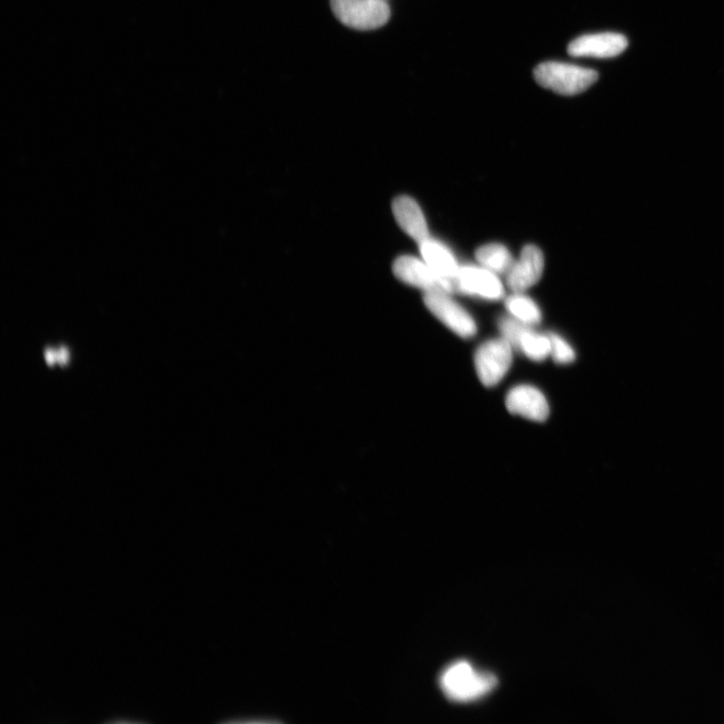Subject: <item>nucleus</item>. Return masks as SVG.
Returning a JSON list of instances; mask_svg holds the SVG:
<instances>
[{
	"label": "nucleus",
	"mask_w": 724,
	"mask_h": 724,
	"mask_svg": "<svg viewBox=\"0 0 724 724\" xmlns=\"http://www.w3.org/2000/svg\"><path fill=\"white\" fill-rule=\"evenodd\" d=\"M506 407L513 415L525 419L545 421L550 415L545 395L533 386H516L509 391L506 396Z\"/></svg>",
	"instance_id": "nucleus-8"
},
{
	"label": "nucleus",
	"mask_w": 724,
	"mask_h": 724,
	"mask_svg": "<svg viewBox=\"0 0 724 724\" xmlns=\"http://www.w3.org/2000/svg\"><path fill=\"white\" fill-rule=\"evenodd\" d=\"M476 259L482 267L495 274H507L515 262L506 246L500 244L480 246L476 252Z\"/></svg>",
	"instance_id": "nucleus-13"
},
{
	"label": "nucleus",
	"mask_w": 724,
	"mask_h": 724,
	"mask_svg": "<svg viewBox=\"0 0 724 724\" xmlns=\"http://www.w3.org/2000/svg\"><path fill=\"white\" fill-rule=\"evenodd\" d=\"M551 339V356L559 364H569L576 360L574 348L569 342L559 336V334H548Z\"/></svg>",
	"instance_id": "nucleus-16"
},
{
	"label": "nucleus",
	"mask_w": 724,
	"mask_h": 724,
	"mask_svg": "<svg viewBox=\"0 0 724 724\" xmlns=\"http://www.w3.org/2000/svg\"><path fill=\"white\" fill-rule=\"evenodd\" d=\"M535 78L545 89L564 96H572L587 91L598 81L599 75L594 70L570 63L546 62L536 68Z\"/></svg>",
	"instance_id": "nucleus-2"
},
{
	"label": "nucleus",
	"mask_w": 724,
	"mask_h": 724,
	"mask_svg": "<svg viewBox=\"0 0 724 724\" xmlns=\"http://www.w3.org/2000/svg\"><path fill=\"white\" fill-rule=\"evenodd\" d=\"M424 302L429 312L458 337L468 339L477 333L473 317L450 297V293L425 292Z\"/></svg>",
	"instance_id": "nucleus-6"
},
{
	"label": "nucleus",
	"mask_w": 724,
	"mask_h": 724,
	"mask_svg": "<svg viewBox=\"0 0 724 724\" xmlns=\"http://www.w3.org/2000/svg\"><path fill=\"white\" fill-rule=\"evenodd\" d=\"M628 45L627 37L620 34L586 35L571 42L568 52L572 57L614 58L622 54Z\"/></svg>",
	"instance_id": "nucleus-9"
},
{
	"label": "nucleus",
	"mask_w": 724,
	"mask_h": 724,
	"mask_svg": "<svg viewBox=\"0 0 724 724\" xmlns=\"http://www.w3.org/2000/svg\"><path fill=\"white\" fill-rule=\"evenodd\" d=\"M506 308L515 318L529 326L537 325L541 321V312L537 304L531 298L523 295L522 292H515L505 301Z\"/></svg>",
	"instance_id": "nucleus-15"
},
{
	"label": "nucleus",
	"mask_w": 724,
	"mask_h": 724,
	"mask_svg": "<svg viewBox=\"0 0 724 724\" xmlns=\"http://www.w3.org/2000/svg\"><path fill=\"white\" fill-rule=\"evenodd\" d=\"M331 7L344 25L358 30L377 29L391 18L385 0H331Z\"/></svg>",
	"instance_id": "nucleus-3"
},
{
	"label": "nucleus",
	"mask_w": 724,
	"mask_h": 724,
	"mask_svg": "<svg viewBox=\"0 0 724 724\" xmlns=\"http://www.w3.org/2000/svg\"><path fill=\"white\" fill-rule=\"evenodd\" d=\"M394 273L397 279L425 292L441 291L450 294L456 292V281L437 273L424 259L412 256L397 258L394 264Z\"/></svg>",
	"instance_id": "nucleus-5"
},
{
	"label": "nucleus",
	"mask_w": 724,
	"mask_h": 724,
	"mask_svg": "<svg viewBox=\"0 0 724 724\" xmlns=\"http://www.w3.org/2000/svg\"><path fill=\"white\" fill-rule=\"evenodd\" d=\"M513 347L503 337L484 342L475 354V368L481 383L495 387L511 370Z\"/></svg>",
	"instance_id": "nucleus-4"
},
{
	"label": "nucleus",
	"mask_w": 724,
	"mask_h": 724,
	"mask_svg": "<svg viewBox=\"0 0 724 724\" xmlns=\"http://www.w3.org/2000/svg\"><path fill=\"white\" fill-rule=\"evenodd\" d=\"M498 680L488 672L477 671L469 662H459L445 670L440 678L444 695L452 702L470 703L480 699L497 687Z\"/></svg>",
	"instance_id": "nucleus-1"
},
{
	"label": "nucleus",
	"mask_w": 724,
	"mask_h": 724,
	"mask_svg": "<svg viewBox=\"0 0 724 724\" xmlns=\"http://www.w3.org/2000/svg\"><path fill=\"white\" fill-rule=\"evenodd\" d=\"M515 350H519L530 361L544 362L547 356H551L550 337L532 330L531 326H527L517 342Z\"/></svg>",
	"instance_id": "nucleus-14"
},
{
	"label": "nucleus",
	"mask_w": 724,
	"mask_h": 724,
	"mask_svg": "<svg viewBox=\"0 0 724 724\" xmlns=\"http://www.w3.org/2000/svg\"><path fill=\"white\" fill-rule=\"evenodd\" d=\"M545 257L537 245L524 246L519 260L514 262L507 273L508 287L514 292H523L532 287L543 276Z\"/></svg>",
	"instance_id": "nucleus-10"
},
{
	"label": "nucleus",
	"mask_w": 724,
	"mask_h": 724,
	"mask_svg": "<svg viewBox=\"0 0 724 724\" xmlns=\"http://www.w3.org/2000/svg\"><path fill=\"white\" fill-rule=\"evenodd\" d=\"M393 212L397 224L412 240L420 244L429 237L423 211L412 197L404 196L395 198Z\"/></svg>",
	"instance_id": "nucleus-11"
},
{
	"label": "nucleus",
	"mask_w": 724,
	"mask_h": 724,
	"mask_svg": "<svg viewBox=\"0 0 724 724\" xmlns=\"http://www.w3.org/2000/svg\"><path fill=\"white\" fill-rule=\"evenodd\" d=\"M419 245L421 258L429 267L441 276L456 281L461 266L447 246L431 237Z\"/></svg>",
	"instance_id": "nucleus-12"
},
{
	"label": "nucleus",
	"mask_w": 724,
	"mask_h": 724,
	"mask_svg": "<svg viewBox=\"0 0 724 724\" xmlns=\"http://www.w3.org/2000/svg\"><path fill=\"white\" fill-rule=\"evenodd\" d=\"M45 357L46 362L49 364L58 363V354L57 350L54 349H46L45 353Z\"/></svg>",
	"instance_id": "nucleus-17"
},
{
	"label": "nucleus",
	"mask_w": 724,
	"mask_h": 724,
	"mask_svg": "<svg viewBox=\"0 0 724 724\" xmlns=\"http://www.w3.org/2000/svg\"><path fill=\"white\" fill-rule=\"evenodd\" d=\"M456 292L490 301L504 295L503 285L497 275L482 266L461 267L456 278Z\"/></svg>",
	"instance_id": "nucleus-7"
},
{
	"label": "nucleus",
	"mask_w": 724,
	"mask_h": 724,
	"mask_svg": "<svg viewBox=\"0 0 724 724\" xmlns=\"http://www.w3.org/2000/svg\"><path fill=\"white\" fill-rule=\"evenodd\" d=\"M57 354H58V363L65 364V363L68 362L70 354H69L67 348L62 347V348L58 349Z\"/></svg>",
	"instance_id": "nucleus-18"
}]
</instances>
